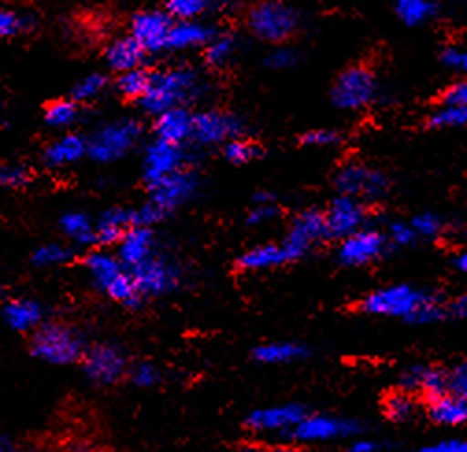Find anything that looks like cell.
<instances>
[{
	"mask_svg": "<svg viewBox=\"0 0 467 452\" xmlns=\"http://www.w3.org/2000/svg\"><path fill=\"white\" fill-rule=\"evenodd\" d=\"M301 50L291 43L269 46L264 56V66L271 71H289L301 64Z\"/></svg>",
	"mask_w": 467,
	"mask_h": 452,
	"instance_id": "44",
	"label": "cell"
},
{
	"mask_svg": "<svg viewBox=\"0 0 467 452\" xmlns=\"http://www.w3.org/2000/svg\"><path fill=\"white\" fill-rule=\"evenodd\" d=\"M192 149L193 147L174 145L158 138L149 139L143 147L141 158V180L145 188L193 165Z\"/></svg>",
	"mask_w": 467,
	"mask_h": 452,
	"instance_id": "14",
	"label": "cell"
},
{
	"mask_svg": "<svg viewBox=\"0 0 467 452\" xmlns=\"http://www.w3.org/2000/svg\"><path fill=\"white\" fill-rule=\"evenodd\" d=\"M221 154L230 165H249L264 158V147L251 136L234 138L221 147Z\"/></svg>",
	"mask_w": 467,
	"mask_h": 452,
	"instance_id": "37",
	"label": "cell"
},
{
	"mask_svg": "<svg viewBox=\"0 0 467 452\" xmlns=\"http://www.w3.org/2000/svg\"><path fill=\"white\" fill-rule=\"evenodd\" d=\"M193 108H172L167 109L154 119H150L152 138L192 147L193 134Z\"/></svg>",
	"mask_w": 467,
	"mask_h": 452,
	"instance_id": "24",
	"label": "cell"
},
{
	"mask_svg": "<svg viewBox=\"0 0 467 452\" xmlns=\"http://www.w3.org/2000/svg\"><path fill=\"white\" fill-rule=\"evenodd\" d=\"M384 232H386L391 247L404 249V247H412L414 243L420 241V238L416 236V232L412 229L410 221H402V219L391 221Z\"/></svg>",
	"mask_w": 467,
	"mask_h": 452,
	"instance_id": "49",
	"label": "cell"
},
{
	"mask_svg": "<svg viewBox=\"0 0 467 452\" xmlns=\"http://www.w3.org/2000/svg\"><path fill=\"white\" fill-rule=\"evenodd\" d=\"M294 263L284 249L280 241H269V243H260L256 247H251L244 251L234 265H236L238 271L242 272H262V271H271L278 269L284 265Z\"/></svg>",
	"mask_w": 467,
	"mask_h": 452,
	"instance_id": "28",
	"label": "cell"
},
{
	"mask_svg": "<svg viewBox=\"0 0 467 452\" xmlns=\"http://www.w3.org/2000/svg\"><path fill=\"white\" fill-rule=\"evenodd\" d=\"M34 179L32 169L23 163H8L3 165V173H0V186L10 190H23Z\"/></svg>",
	"mask_w": 467,
	"mask_h": 452,
	"instance_id": "47",
	"label": "cell"
},
{
	"mask_svg": "<svg viewBox=\"0 0 467 452\" xmlns=\"http://www.w3.org/2000/svg\"><path fill=\"white\" fill-rule=\"evenodd\" d=\"M60 452H99V450L86 441H69L60 448Z\"/></svg>",
	"mask_w": 467,
	"mask_h": 452,
	"instance_id": "57",
	"label": "cell"
},
{
	"mask_svg": "<svg viewBox=\"0 0 467 452\" xmlns=\"http://www.w3.org/2000/svg\"><path fill=\"white\" fill-rule=\"evenodd\" d=\"M84 116V106L75 102L71 97L66 98H54L43 108V123L52 128V130H60L71 132Z\"/></svg>",
	"mask_w": 467,
	"mask_h": 452,
	"instance_id": "32",
	"label": "cell"
},
{
	"mask_svg": "<svg viewBox=\"0 0 467 452\" xmlns=\"http://www.w3.org/2000/svg\"><path fill=\"white\" fill-rule=\"evenodd\" d=\"M0 317L5 324L19 334H34L43 323H47L45 306L32 297H12L0 306Z\"/></svg>",
	"mask_w": 467,
	"mask_h": 452,
	"instance_id": "23",
	"label": "cell"
},
{
	"mask_svg": "<svg viewBox=\"0 0 467 452\" xmlns=\"http://www.w3.org/2000/svg\"><path fill=\"white\" fill-rule=\"evenodd\" d=\"M391 249L393 247L384 231L366 226V229L337 241L336 254L337 262L347 267H366L382 260Z\"/></svg>",
	"mask_w": 467,
	"mask_h": 452,
	"instance_id": "17",
	"label": "cell"
},
{
	"mask_svg": "<svg viewBox=\"0 0 467 452\" xmlns=\"http://www.w3.org/2000/svg\"><path fill=\"white\" fill-rule=\"evenodd\" d=\"M310 354L308 347L297 342H267L253 349L254 362L262 365H284L294 364Z\"/></svg>",
	"mask_w": 467,
	"mask_h": 452,
	"instance_id": "33",
	"label": "cell"
},
{
	"mask_svg": "<svg viewBox=\"0 0 467 452\" xmlns=\"http://www.w3.org/2000/svg\"><path fill=\"white\" fill-rule=\"evenodd\" d=\"M130 365L127 353L109 342L89 344L80 360L84 376L99 387H111L129 378Z\"/></svg>",
	"mask_w": 467,
	"mask_h": 452,
	"instance_id": "11",
	"label": "cell"
},
{
	"mask_svg": "<svg viewBox=\"0 0 467 452\" xmlns=\"http://www.w3.org/2000/svg\"><path fill=\"white\" fill-rule=\"evenodd\" d=\"M75 3H91V0H75Z\"/></svg>",
	"mask_w": 467,
	"mask_h": 452,
	"instance_id": "59",
	"label": "cell"
},
{
	"mask_svg": "<svg viewBox=\"0 0 467 452\" xmlns=\"http://www.w3.org/2000/svg\"><path fill=\"white\" fill-rule=\"evenodd\" d=\"M113 80L102 73V71H95V73H89L86 77H82L69 91V97L78 102L80 106H89L93 102H97L109 87H111Z\"/></svg>",
	"mask_w": 467,
	"mask_h": 452,
	"instance_id": "38",
	"label": "cell"
},
{
	"mask_svg": "<svg viewBox=\"0 0 467 452\" xmlns=\"http://www.w3.org/2000/svg\"><path fill=\"white\" fill-rule=\"evenodd\" d=\"M440 62L445 69L467 77V45H447L440 52Z\"/></svg>",
	"mask_w": 467,
	"mask_h": 452,
	"instance_id": "48",
	"label": "cell"
},
{
	"mask_svg": "<svg viewBox=\"0 0 467 452\" xmlns=\"http://www.w3.org/2000/svg\"><path fill=\"white\" fill-rule=\"evenodd\" d=\"M78 249L67 241H48L37 245L30 254V263L36 269L66 267L78 258Z\"/></svg>",
	"mask_w": 467,
	"mask_h": 452,
	"instance_id": "34",
	"label": "cell"
},
{
	"mask_svg": "<svg viewBox=\"0 0 467 452\" xmlns=\"http://www.w3.org/2000/svg\"><path fill=\"white\" fill-rule=\"evenodd\" d=\"M427 127L434 130H458L467 128V106L440 104L427 118Z\"/></svg>",
	"mask_w": 467,
	"mask_h": 452,
	"instance_id": "41",
	"label": "cell"
},
{
	"mask_svg": "<svg viewBox=\"0 0 467 452\" xmlns=\"http://www.w3.org/2000/svg\"><path fill=\"white\" fill-rule=\"evenodd\" d=\"M0 173H3V165H0Z\"/></svg>",
	"mask_w": 467,
	"mask_h": 452,
	"instance_id": "60",
	"label": "cell"
},
{
	"mask_svg": "<svg viewBox=\"0 0 467 452\" xmlns=\"http://www.w3.org/2000/svg\"><path fill=\"white\" fill-rule=\"evenodd\" d=\"M410 224L420 240H440L451 229V222L436 211H421L410 219Z\"/></svg>",
	"mask_w": 467,
	"mask_h": 452,
	"instance_id": "43",
	"label": "cell"
},
{
	"mask_svg": "<svg viewBox=\"0 0 467 452\" xmlns=\"http://www.w3.org/2000/svg\"><path fill=\"white\" fill-rule=\"evenodd\" d=\"M337 195H347L366 202L368 206L380 202L391 191L389 177L379 167L364 161H347L334 175Z\"/></svg>",
	"mask_w": 467,
	"mask_h": 452,
	"instance_id": "7",
	"label": "cell"
},
{
	"mask_svg": "<svg viewBox=\"0 0 467 452\" xmlns=\"http://www.w3.org/2000/svg\"><path fill=\"white\" fill-rule=\"evenodd\" d=\"M132 229L130 206H111L97 215V249L113 251Z\"/></svg>",
	"mask_w": 467,
	"mask_h": 452,
	"instance_id": "29",
	"label": "cell"
},
{
	"mask_svg": "<svg viewBox=\"0 0 467 452\" xmlns=\"http://www.w3.org/2000/svg\"><path fill=\"white\" fill-rule=\"evenodd\" d=\"M130 272L145 303L179 292L184 282L182 265L163 251L156 252L150 260L132 269Z\"/></svg>",
	"mask_w": 467,
	"mask_h": 452,
	"instance_id": "9",
	"label": "cell"
},
{
	"mask_svg": "<svg viewBox=\"0 0 467 452\" xmlns=\"http://www.w3.org/2000/svg\"><path fill=\"white\" fill-rule=\"evenodd\" d=\"M447 299L438 293L410 286L393 284L368 293L360 303V312L375 317H393L412 324H434L447 321Z\"/></svg>",
	"mask_w": 467,
	"mask_h": 452,
	"instance_id": "1",
	"label": "cell"
},
{
	"mask_svg": "<svg viewBox=\"0 0 467 452\" xmlns=\"http://www.w3.org/2000/svg\"><path fill=\"white\" fill-rule=\"evenodd\" d=\"M347 452H386V445L375 439H355Z\"/></svg>",
	"mask_w": 467,
	"mask_h": 452,
	"instance_id": "55",
	"label": "cell"
},
{
	"mask_svg": "<svg viewBox=\"0 0 467 452\" xmlns=\"http://www.w3.org/2000/svg\"><path fill=\"white\" fill-rule=\"evenodd\" d=\"M369 215L371 206L366 202L336 193V197L325 208L330 240L341 241L343 238L366 229V226H369Z\"/></svg>",
	"mask_w": 467,
	"mask_h": 452,
	"instance_id": "19",
	"label": "cell"
},
{
	"mask_svg": "<svg viewBox=\"0 0 467 452\" xmlns=\"http://www.w3.org/2000/svg\"><path fill=\"white\" fill-rule=\"evenodd\" d=\"M297 143L308 149H330L343 143V134L334 128H310L297 138Z\"/></svg>",
	"mask_w": 467,
	"mask_h": 452,
	"instance_id": "46",
	"label": "cell"
},
{
	"mask_svg": "<svg viewBox=\"0 0 467 452\" xmlns=\"http://www.w3.org/2000/svg\"><path fill=\"white\" fill-rule=\"evenodd\" d=\"M380 98V84L373 69L368 66H350L341 71L332 84L330 100L343 111H364Z\"/></svg>",
	"mask_w": 467,
	"mask_h": 452,
	"instance_id": "8",
	"label": "cell"
},
{
	"mask_svg": "<svg viewBox=\"0 0 467 452\" xmlns=\"http://www.w3.org/2000/svg\"><path fill=\"white\" fill-rule=\"evenodd\" d=\"M416 452H467V439H443L432 445H425Z\"/></svg>",
	"mask_w": 467,
	"mask_h": 452,
	"instance_id": "53",
	"label": "cell"
},
{
	"mask_svg": "<svg viewBox=\"0 0 467 452\" xmlns=\"http://www.w3.org/2000/svg\"><path fill=\"white\" fill-rule=\"evenodd\" d=\"M399 384H400V389L408 393L421 395L427 403L449 391V371L436 365L416 364V365L406 367L400 373Z\"/></svg>",
	"mask_w": 467,
	"mask_h": 452,
	"instance_id": "21",
	"label": "cell"
},
{
	"mask_svg": "<svg viewBox=\"0 0 467 452\" xmlns=\"http://www.w3.org/2000/svg\"><path fill=\"white\" fill-rule=\"evenodd\" d=\"M82 267L86 269L91 284L104 297L129 310H138L145 304L132 272L117 258L115 251L91 249L82 254Z\"/></svg>",
	"mask_w": 467,
	"mask_h": 452,
	"instance_id": "3",
	"label": "cell"
},
{
	"mask_svg": "<svg viewBox=\"0 0 467 452\" xmlns=\"http://www.w3.org/2000/svg\"><path fill=\"white\" fill-rule=\"evenodd\" d=\"M242 39L234 30H219V34L202 48V64L212 71L226 69L240 54Z\"/></svg>",
	"mask_w": 467,
	"mask_h": 452,
	"instance_id": "30",
	"label": "cell"
},
{
	"mask_svg": "<svg viewBox=\"0 0 467 452\" xmlns=\"http://www.w3.org/2000/svg\"><path fill=\"white\" fill-rule=\"evenodd\" d=\"M330 241L325 210L321 208H305L294 219H291L287 232L280 240L287 251L291 262H299L310 254L317 245Z\"/></svg>",
	"mask_w": 467,
	"mask_h": 452,
	"instance_id": "13",
	"label": "cell"
},
{
	"mask_svg": "<svg viewBox=\"0 0 467 452\" xmlns=\"http://www.w3.org/2000/svg\"><path fill=\"white\" fill-rule=\"evenodd\" d=\"M88 339L82 330L66 321H47L30 334V354L39 362L54 367H67L80 364Z\"/></svg>",
	"mask_w": 467,
	"mask_h": 452,
	"instance_id": "4",
	"label": "cell"
},
{
	"mask_svg": "<svg viewBox=\"0 0 467 452\" xmlns=\"http://www.w3.org/2000/svg\"><path fill=\"white\" fill-rule=\"evenodd\" d=\"M150 73H152V67L150 66H145V67H140V69H132V71H127L123 75H117L113 78V84H111V89L119 95L121 100L125 102H130V104H140V100L147 95L149 91V86H150Z\"/></svg>",
	"mask_w": 467,
	"mask_h": 452,
	"instance_id": "36",
	"label": "cell"
},
{
	"mask_svg": "<svg viewBox=\"0 0 467 452\" xmlns=\"http://www.w3.org/2000/svg\"><path fill=\"white\" fill-rule=\"evenodd\" d=\"M221 28L215 25L199 19V21H174L169 39L167 52H188L201 50L219 34Z\"/></svg>",
	"mask_w": 467,
	"mask_h": 452,
	"instance_id": "26",
	"label": "cell"
},
{
	"mask_svg": "<svg viewBox=\"0 0 467 452\" xmlns=\"http://www.w3.org/2000/svg\"><path fill=\"white\" fill-rule=\"evenodd\" d=\"M129 380L140 389H152L163 382V371L152 362H136L130 365Z\"/></svg>",
	"mask_w": 467,
	"mask_h": 452,
	"instance_id": "45",
	"label": "cell"
},
{
	"mask_svg": "<svg viewBox=\"0 0 467 452\" xmlns=\"http://www.w3.org/2000/svg\"><path fill=\"white\" fill-rule=\"evenodd\" d=\"M362 432V425L357 419H347L328 414H306L303 421L289 434L285 441L321 448L323 445L357 437Z\"/></svg>",
	"mask_w": 467,
	"mask_h": 452,
	"instance_id": "12",
	"label": "cell"
},
{
	"mask_svg": "<svg viewBox=\"0 0 467 452\" xmlns=\"http://www.w3.org/2000/svg\"><path fill=\"white\" fill-rule=\"evenodd\" d=\"M306 414L308 410L299 403L264 406L247 416L244 428L254 437H280L285 441Z\"/></svg>",
	"mask_w": 467,
	"mask_h": 452,
	"instance_id": "16",
	"label": "cell"
},
{
	"mask_svg": "<svg viewBox=\"0 0 467 452\" xmlns=\"http://www.w3.org/2000/svg\"><path fill=\"white\" fill-rule=\"evenodd\" d=\"M36 19L16 8L0 6V41H10L32 34Z\"/></svg>",
	"mask_w": 467,
	"mask_h": 452,
	"instance_id": "40",
	"label": "cell"
},
{
	"mask_svg": "<svg viewBox=\"0 0 467 452\" xmlns=\"http://www.w3.org/2000/svg\"><path fill=\"white\" fill-rule=\"evenodd\" d=\"M447 319H467V292L447 299Z\"/></svg>",
	"mask_w": 467,
	"mask_h": 452,
	"instance_id": "54",
	"label": "cell"
},
{
	"mask_svg": "<svg viewBox=\"0 0 467 452\" xmlns=\"http://www.w3.org/2000/svg\"><path fill=\"white\" fill-rule=\"evenodd\" d=\"M282 215V210L278 206V202H254L251 204L245 222L251 229H258V226L269 224L273 221H276Z\"/></svg>",
	"mask_w": 467,
	"mask_h": 452,
	"instance_id": "50",
	"label": "cell"
},
{
	"mask_svg": "<svg viewBox=\"0 0 467 452\" xmlns=\"http://www.w3.org/2000/svg\"><path fill=\"white\" fill-rule=\"evenodd\" d=\"M102 60L106 67L117 77L132 69L149 66L150 56L145 48L129 34L109 39L102 50Z\"/></svg>",
	"mask_w": 467,
	"mask_h": 452,
	"instance_id": "20",
	"label": "cell"
},
{
	"mask_svg": "<svg viewBox=\"0 0 467 452\" xmlns=\"http://www.w3.org/2000/svg\"><path fill=\"white\" fill-rule=\"evenodd\" d=\"M88 159L115 163L132 154L145 138V127L136 118H119L99 125L88 136Z\"/></svg>",
	"mask_w": 467,
	"mask_h": 452,
	"instance_id": "6",
	"label": "cell"
},
{
	"mask_svg": "<svg viewBox=\"0 0 467 452\" xmlns=\"http://www.w3.org/2000/svg\"><path fill=\"white\" fill-rule=\"evenodd\" d=\"M449 391L467 403V360L449 371Z\"/></svg>",
	"mask_w": 467,
	"mask_h": 452,
	"instance_id": "52",
	"label": "cell"
},
{
	"mask_svg": "<svg viewBox=\"0 0 467 452\" xmlns=\"http://www.w3.org/2000/svg\"><path fill=\"white\" fill-rule=\"evenodd\" d=\"M145 190L147 200H150L169 219L197 199L201 191V175L195 165H190Z\"/></svg>",
	"mask_w": 467,
	"mask_h": 452,
	"instance_id": "15",
	"label": "cell"
},
{
	"mask_svg": "<svg viewBox=\"0 0 467 452\" xmlns=\"http://www.w3.org/2000/svg\"><path fill=\"white\" fill-rule=\"evenodd\" d=\"M206 91L201 71L188 64L152 67L150 86L138 108L154 119L172 108H192Z\"/></svg>",
	"mask_w": 467,
	"mask_h": 452,
	"instance_id": "2",
	"label": "cell"
},
{
	"mask_svg": "<svg viewBox=\"0 0 467 452\" xmlns=\"http://www.w3.org/2000/svg\"><path fill=\"white\" fill-rule=\"evenodd\" d=\"M88 158V138L78 132H64L48 141L41 150V165L47 169H66Z\"/></svg>",
	"mask_w": 467,
	"mask_h": 452,
	"instance_id": "22",
	"label": "cell"
},
{
	"mask_svg": "<svg viewBox=\"0 0 467 452\" xmlns=\"http://www.w3.org/2000/svg\"><path fill=\"white\" fill-rule=\"evenodd\" d=\"M454 265L458 271L465 272L467 274V251L465 252H460L456 258H454Z\"/></svg>",
	"mask_w": 467,
	"mask_h": 452,
	"instance_id": "58",
	"label": "cell"
},
{
	"mask_svg": "<svg viewBox=\"0 0 467 452\" xmlns=\"http://www.w3.org/2000/svg\"><path fill=\"white\" fill-rule=\"evenodd\" d=\"M303 25V14L287 0H254L245 12L247 32L269 46L291 43Z\"/></svg>",
	"mask_w": 467,
	"mask_h": 452,
	"instance_id": "5",
	"label": "cell"
},
{
	"mask_svg": "<svg viewBox=\"0 0 467 452\" xmlns=\"http://www.w3.org/2000/svg\"><path fill=\"white\" fill-rule=\"evenodd\" d=\"M249 136L245 121L230 109L204 108L193 111V134L192 147L210 149L223 147L234 138Z\"/></svg>",
	"mask_w": 467,
	"mask_h": 452,
	"instance_id": "10",
	"label": "cell"
},
{
	"mask_svg": "<svg viewBox=\"0 0 467 452\" xmlns=\"http://www.w3.org/2000/svg\"><path fill=\"white\" fill-rule=\"evenodd\" d=\"M0 125H3V118H0Z\"/></svg>",
	"mask_w": 467,
	"mask_h": 452,
	"instance_id": "61",
	"label": "cell"
},
{
	"mask_svg": "<svg viewBox=\"0 0 467 452\" xmlns=\"http://www.w3.org/2000/svg\"><path fill=\"white\" fill-rule=\"evenodd\" d=\"M117 258L132 271L161 251L156 229H130L115 249Z\"/></svg>",
	"mask_w": 467,
	"mask_h": 452,
	"instance_id": "25",
	"label": "cell"
},
{
	"mask_svg": "<svg viewBox=\"0 0 467 452\" xmlns=\"http://www.w3.org/2000/svg\"><path fill=\"white\" fill-rule=\"evenodd\" d=\"M57 229L67 243L78 251L97 249V217L82 210L64 211L57 219Z\"/></svg>",
	"mask_w": 467,
	"mask_h": 452,
	"instance_id": "27",
	"label": "cell"
},
{
	"mask_svg": "<svg viewBox=\"0 0 467 452\" xmlns=\"http://www.w3.org/2000/svg\"><path fill=\"white\" fill-rule=\"evenodd\" d=\"M416 412H418L416 395L408 393L404 389L389 393L384 401V414L393 423L410 421L416 416Z\"/></svg>",
	"mask_w": 467,
	"mask_h": 452,
	"instance_id": "42",
	"label": "cell"
},
{
	"mask_svg": "<svg viewBox=\"0 0 467 452\" xmlns=\"http://www.w3.org/2000/svg\"><path fill=\"white\" fill-rule=\"evenodd\" d=\"M0 452H25V448L16 437L0 432Z\"/></svg>",
	"mask_w": 467,
	"mask_h": 452,
	"instance_id": "56",
	"label": "cell"
},
{
	"mask_svg": "<svg viewBox=\"0 0 467 452\" xmlns=\"http://www.w3.org/2000/svg\"><path fill=\"white\" fill-rule=\"evenodd\" d=\"M393 12L408 28H421L436 19L440 5L436 0H395Z\"/></svg>",
	"mask_w": 467,
	"mask_h": 452,
	"instance_id": "35",
	"label": "cell"
},
{
	"mask_svg": "<svg viewBox=\"0 0 467 452\" xmlns=\"http://www.w3.org/2000/svg\"><path fill=\"white\" fill-rule=\"evenodd\" d=\"M242 452H327V450L297 445L291 441H280V443H251V445H245Z\"/></svg>",
	"mask_w": 467,
	"mask_h": 452,
	"instance_id": "51",
	"label": "cell"
},
{
	"mask_svg": "<svg viewBox=\"0 0 467 452\" xmlns=\"http://www.w3.org/2000/svg\"><path fill=\"white\" fill-rule=\"evenodd\" d=\"M172 25L174 19L163 8H147L130 15L127 34L145 48L150 58H154V56L167 52V39Z\"/></svg>",
	"mask_w": 467,
	"mask_h": 452,
	"instance_id": "18",
	"label": "cell"
},
{
	"mask_svg": "<svg viewBox=\"0 0 467 452\" xmlns=\"http://www.w3.org/2000/svg\"><path fill=\"white\" fill-rule=\"evenodd\" d=\"M427 416L438 426L456 428L467 423V403L447 391L440 397L427 401Z\"/></svg>",
	"mask_w": 467,
	"mask_h": 452,
	"instance_id": "31",
	"label": "cell"
},
{
	"mask_svg": "<svg viewBox=\"0 0 467 452\" xmlns=\"http://www.w3.org/2000/svg\"><path fill=\"white\" fill-rule=\"evenodd\" d=\"M219 0H163V10L174 21H199L217 10Z\"/></svg>",
	"mask_w": 467,
	"mask_h": 452,
	"instance_id": "39",
	"label": "cell"
}]
</instances>
